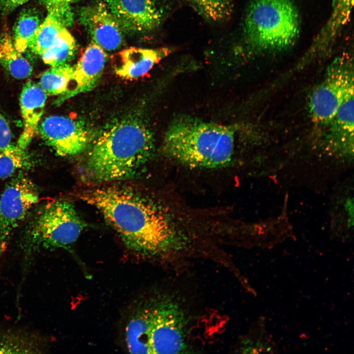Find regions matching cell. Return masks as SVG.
Here are the masks:
<instances>
[{
  "label": "cell",
  "instance_id": "obj_1",
  "mask_svg": "<svg viewBox=\"0 0 354 354\" xmlns=\"http://www.w3.org/2000/svg\"><path fill=\"white\" fill-rule=\"evenodd\" d=\"M76 196L97 208L126 247L139 256L161 258L181 247L177 228L163 208L131 187L91 188Z\"/></svg>",
  "mask_w": 354,
  "mask_h": 354
},
{
  "label": "cell",
  "instance_id": "obj_2",
  "mask_svg": "<svg viewBox=\"0 0 354 354\" xmlns=\"http://www.w3.org/2000/svg\"><path fill=\"white\" fill-rule=\"evenodd\" d=\"M186 297L175 290H157L134 305L125 328L132 354L193 353L190 341L195 321Z\"/></svg>",
  "mask_w": 354,
  "mask_h": 354
},
{
  "label": "cell",
  "instance_id": "obj_3",
  "mask_svg": "<svg viewBox=\"0 0 354 354\" xmlns=\"http://www.w3.org/2000/svg\"><path fill=\"white\" fill-rule=\"evenodd\" d=\"M152 134L142 121L122 120L103 131L88 152L85 178L102 182L134 177L152 157Z\"/></svg>",
  "mask_w": 354,
  "mask_h": 354
},
{
  "label": "cell",
  "instance_id": "obj_4",
  "mask_svg": "<svg viewBox=\"0 0 354 354\" xmlns=\"http://www.w3.org/2000/svg\"><path fill=\"white\" fill-rule=\"evenodd\" d=\"M234 147L231 127L184 117L169 125L163 151L170 158L189 167L217 169L231 162Z\"/></svg>",
  "mask_w": 354,
  "mask_h": 354
},
{
  "label": "cell",
  "instance_id": "obj_5",
  "mask_svg": "<svg viewBox=\"0 0 354 354\" xmlns=\"http://www.w3.org/2000/svg\"><path fill=\"white\" fill-rule=\"evenodd\" d=\"M299 31V14L293 0H252L239 48L247 57L283 51L294 44Z\"/></svg>",
  "mask_w": 354,
  "mask_h": 354
},
{
  "label": "cell",
  "instance_id": "obj_6",
  "mask_svg": "<svg viewBox=\"0 0 354 354\" xmlns=\"http://www.w3.org/2000/svg\"><path fill=\"white\" fill-rule=\"evenodd\" d=\"M86 224L74 205L55 200L41 206L26 226L20 240L21 251L20 290L35 254L41 249L66 248L78 239Z\"/></svg>",
  "mask_w": 354,
  "mask_h": 354
},
{
  "label": "cell",
  "instance_id": "obj_7",
  "mask_svg": "<svg viewBox=\"0 0 354 354\" xmlns=\"http://www.w3.org/2000/svg\"><path fill=\"white\" fill-rule=\"evenodd\" d=\"M353 95V60L347 55L341 56L329 65L323 80L311 93L309 110L312 120L320 126H327L342 104Z\"/></svg>",
  "mask_w": 354,
  "mask_h": 354
},
{
  "label": "cell",
  "instance_id": "obj_8",
  "mask_svg": "<svg viewBox=\"0 0 354 354\" xmlns=\"http://www.w3.org/2000/svg\"><path fill=\"white\" fill-rule=\"evenodd\" d=\"M38 199L36 185L23 171L6 184L0 198V261L12 233Z\"/></svg>",
  "mask_w": 354,
  "mask_h": 354
},
{
  "label": "cell",
  "instance_id": "obj_9",
  "mask_svg": "<svg viewBox=\"0 0 354 354\" xmlns=\"http://www.w3.org/2000/svg\"><path fill=\"white\" fill-rule=\"evenodd\" d=\"M37 131L56 153L69 156L83 152L90 142V133L81 121L63 116H50L39 124Z\"/></svg>",
  "mask_w": 354,
  "mask_h": 354
},
{
  "label": "cell",
  "instance_id": "obj_10",
  "mask_svg": "<svg viewBox=\"0 0 354 354\" xmlns=\"http://www.w3.org/2000/svg\"><path fill=\"white\" fill-rule=\"evenodd\" d=\"M106 5L123 31H151L162 20V13L153 0H107Z\"/></svg>",
  "mask_w": 354,
  "mask_h": 354
},
{
  "label": "cell",
  "instance_id": "obj_11",
  "mask_svg": "<svg viewBox=\"0 0 354 354\" xmlns=\"http://www.w3.org/2000/svg\"><path fill=\"white\" fill-rule=\"evenodd\" d=\"M79 18L91 41L105 51H115L122 45L123 30L106 4L100 2L83 7Z\"/></svg>",
  "mask_w": 354,
  "mask_h": 354
},
{
  "label": "cell",
  "instance_id": "obj_12",
  "mask_svg": "<svg viewBox=\"0 0 354 354\" xmlns=\"http://www.w3.org/2000/svg\"><path fill=\"white\" fill-rule=\"evenodd\" d=\"M107 59L106 51L91 41L73 66L71 81L74 83L73 87L59 95L56 103L59 105L78 94L91 90L101 77Z\"/></svg>",
  "mask_w": 354,
  "mask_h": 354
},
{
  "label": "cell",
  "instance_id": "obj_13",
  "mask_svg": "<svg viewBox=\"0 0 354 354\" xmlns=\"http://www.w3.org/2000/svg\"><path fill=\"white\" fill-rule=\"evenodd\" d=\"M47 94L38 84L29 81L24 85L20 105L24 128L17 145L26 149L37 131Z\"/></svg>",
  "mask_w": 354,
  "mask_h": 354
},
{
  "label": "cell",
  "instance_id": "obj_14",
  "mask_svg": "<svg viewBox=\"0 0 354 354\" xmlns=\"http://www.w3.org/2000/svg\"><path fill=\"white\" fill-rule=\"evenodd\" d=\"M172 50L167 47L148 49L131 47L120 51L115 72L120 77L131 79L147 73L155 64L169 55Z\"/></svg>",
  "mask_w": 354,
  "mask_h": 354
},
{
  "label": "cell",
  "instance_id": "obj_15",
  "mask_svg": "<svg viewBox=\"0 0 354 354\" xmlns=\"http://www.w3.org/2000/svg\"><path fill=\"white\" fill-rule=\"evenodd\" d=\"M354 95L347 99L326 126V146L340 153L352 154L354 148Z\"/></svg>",
  "mask_w": 354,
  "mask_h": 354
},
{
  "label": "cell",
  "instance_id": "obj_16",
  "mask_svg": "<svg viewBox=\"0 0 354 354\" xmlns=\"http://www.w3.org/2000/svg\"><path fill=\"white\" fill-rule=\"evenodd\" d=\"M49 346L48 337L39 331L0 327V354H43Z\"/></svg>",
  "mask_w": 354,
  "mask_h": 354
},
{
  "label": "cell",
  "instance_id": "obj_17",
  "mask_svg": "<svg viewBox=\"0 0 354 354\" xmlns=\"http://www.w3.org/2000/svg\"><path fill=\"white\" fill-rule=\"evenodd\" d=\"M354 0H333L330 16L316 37L310 52L324 51L332 43L349 20Z\"/></svg>",
  "mask_w": 354,
  "mask_h": 354
},
{
  "label": "cell",
  "instance_id": "obj_18",
  "mask_svg": "<svg viewBox=\"0 0 354 354\" xmlns=\"http://www.w3.org/2000/svg\"><path fill=\"white\" fill-rule=\"evenodd\" d=\"M23 53L15 47L11 36L5 34L0 38V64L14 78L23 79L30 76L32 67Z\"/></svg>",
  "mask_w": 354,
  "mask_h": 354
},
{
  "label": "cell",
  "instance_id": "obj_19",
  "mask_svg": "<svg viewBox=\"0 0 354 354\" xmlns=\"http://www.w3.org/2000/svg\"><path fill=\"white\" fill-rule=\"evenodd\" d=\"M67 30V27L57 18L48 13L39 26L29 49L34 54L40 56L52 46Z\"/></svg>",
  "mask_w": 354,
  "mask_h": 354
},
{
  "label": "cell",
  "instance_id": "obj_20",
  "mask_svg": "<svg viewBox=\"0 0 354 354\" xmlns=\"http://www.w3.org/2000/svg\"><path fill=\"white\" fill-rule=\"evenodd\" d=\"M73 69L68 63L51 66L41 74L38 84L47 95H62L69 88Z\"/></svg>",
  "mask_w": 354,
  "mask_h": 354
},
{
  "label": "cell",
  "instance_id": "obj_21",
  "mask_svg": "<svg viewBox=\"0 0 354 354\" xmlns=\"http://www.w3.org/2000/svg\"><path fill=\"white\" fill-rule=\"evenodd\" d=\"M25 150L11 144L0 149V179L12 176L17 172L31 169L33 161Z\"/></svg>",
  "mask_w": 354,
  "mask_h": 354
},
{
  "label": "cell",
  "instance_id": "obj_22",
  "mask_svg": "<svg viewBox=\"0 0 354 354\" xmlns=\"http://www.w3.org/2000/svg\"><path fill=\"white\" fill-rule=\"evenodd\" d=\"M77 50L76 41L67 29L52 46L40 56L45 64L55 66L68 63L74 58Z\"/></svg>",
  "mask_w": 354,
  "mask_h": 354
},
{
  "label": "cell",
  "instance_id": "obj_23",
  "mask_svg": "<svg viewBox=\"0 0 354 354\" xmlns=\"http://www.w3.org/2000/svg\"><path fill=\"white\" fill-rule=\"evenodd\" d=\"M246 348L251 354L276 353L277 345L272 336L266 329V319L261 316L251 327L248 333L244 335Z\"/></svg>",
  "mask_w": 354,
  "mask_h": 354
},
{
  "label": "cell",
  "instance_id": "obj_24",
  "mask_svg": "<svg viewBox=\"0 0 354 354\" xmlns=\"http://www.w3.org/2000/svg\"><path fill=\"white\" fill-rule=\"evenodd\" d=\"M38 16L33 12L26 11L19 17L14 28L12 38L16 49L24 53L30 44L40 24Z\"/></svg>",
  "mask_w": 354,
  "mask_h": 354
},
{
  "label": "cell",
  "instance_id": "obj_25",
  "mask_svg": "<svg viewBox=\"0 0 354 354\" xmlns=\"http://www.w3.org/2000/svg\"><path fill=\"white\" fill-rule=\"evenodd\" d=\"M195 11L211 22L228 20L233 10V0H187Z\"/></svg>",
  "mask_w": 354,
  "mask_h": 354
},
{
  "label": "cell",
  "instance_id": "obj_26",
  "mask_svg": "<svg viewBox=\"0 0 354 354\" xmlns=\"http://www.w3.org/2000/svg\"><path fill=\"white\" fill-rule=\"evenodd\" d=\"M46 8L48 13L57 18L66 27L70 26L73 21L71 5L74 0H40Z\"/></svg>",
  "mask_w": 354,
  "mask_h": 354
},
{
  "label": "cell",
  "instance_id": "obj_27",
  "mask_svg": "<svg viewBox=\"0 0 354 354\" xmlns=\"http://www.w3.org/2000/svg\"><path fill=\"white\" fill-rule=\"evenodd\" d=\"M11 140L10 128L7 121L0 113V149L10 145Z\"/></svg>",
  "mask_w": 354,
  "mask_h": 354
},
{
  "label": "cell",
  "instance_id": "obj_28",
  "mask_svg": "<svg viewBox=\"0 0 354 354\" xmlns=\"http://www.w3.org/2000/svg\"><path fill=\"white\" fill-rule=\"evenodd\" d=\"M29 0H0V11L8 13Z\"/></svg>",
  "mask_w": 354,
  "mask_h": 354
}]
</instances>
